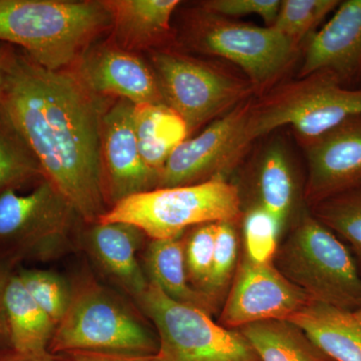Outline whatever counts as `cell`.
<instances>
[{"mask_svg":"<svg viewBox=\"0 0 361 361\" xmlns=\"http://www.w3.org/2000/svg\"><path fill=\"white\" fill-rule=\"evenodd\" d=\"M133 121L142 160L160 176L169 157L189 137L187 123L165 103L134 104Z\"/></svg>","mask_w":361,"mask_h":361,"instance_id":"cell-21","label":"cell"},{"mask_svg":"<svg viewBox=\"0 0 361 361\" xmlns=\"http://www.w3.org/2000/svg\"><path fill=\"white\" fill-rule=\"evenodd\" d=\"M149 54L164 102L184 118L190 135L256 97L248 78L220 63L173 47Z\"/></svg>","mask_w":361,"mask_h":361,"instance_id":"cell-8","label":"cell"},{"mask_svg":"<svg viewBox=\"0 0 361 361\" xmlns=\"http://www.w3.org/2000/svg\"><path fill=\"white\" fill-rule=\"evenodd\" d=\"M111 30L103 0H0V42L49 71L70 70Z\"/></svg>","mask_w":361,"mask_h":361,"instance_id":"cell-2","label":"cell"},{"mask_svg":"<svg viewBox=\"0 0 361 361\" xmlns=\"http://www.w3.org/2000/svg\"><path fill=\"white\" fill-rule=\"evenodd\" d=\"M142 264L149 281L173 300L194 306L209 314L215 310L217 302L190 284L182 236L151 240Z\"/></svg>","mask_w":361,"mask_h":361,"instance_id":"cell-20","label":"cell"},{"mask_svg":"<svg viewBox=\"0 0 361 361\" xmlns=\"http://www.w3.org/2000/svg\"><path fill=\"white\" fill-rule=\"evenodd\" d=\"M289 322L331 361H361V320L355 311L310 301Z\"/></svg>","mask_w":361,"mask_h":361,"instance_id":"cell-19","label":"cell"},{"mask_svg":"<svg viewBox=\"0 0 361 361\" xmlns=\"http://www.w3.org/2000/svg\"><path fill=\"white\" fill-rule=\"evenodd\" d=\"M14 47L0 42V99L6 85V73L8 70L9 61L13 56Z\"/></svg>","mask_w":361,"mask_h":361,"instance_id":"cell-36","label":"cell"},{"mask_svg":"<svg viewBox=\"0 0 361 361\" xmlns=\"http://www.w3.org/2000/svg\"><path fill=\"white\" fill-rule=\"evenodd\" d=\"M134 104L118 99L102 118L101 156L106 200L111 207L158 187L159 174L142 160L133 121Z\"/></svg>","mask_w":361,"mask_h":361,"instance_id":"cell-14","label":"cell"},{"mask_svg":"<svg viewBox=\"0 0 361 361\" xmlns=\"http://www.w3.org/2000/svg\"><path fill=\"white\" fill-rule=\"evenodd\" d=\"M320 71L345 87L361 77V0L341 1L329 21L308 37L298 78Z\"/></svg>","mask_w":361,"mask_h":361,"instance_id":"cell-16","label":"cell"},{"mask_svg":"<svg viewBox=\"0 0 361 361\" xmlns=\"http://www.w3.org/2000/svg\"><path fill=\"white\" fill-rule=\"evenodd\" d=\"M73 361H149V356L99 353V351H75L71 353Z\"/></svg>","mask_w":361,"mask_h":361,"instance_id":"cell-34","label":"cell"},{"mask_svg":"<svg viewBox=\"0 0 361 361\" xmlns=\"http://www.w3.org/2000/svg\"><path fill=\"white\" fill-rule=\"evenodd\" d=\"M276 267L311 301L355 311L361 272L353 252L314 216L304 217L276 253Z\"/></svg>","mask_w":361,"mask_h":361,"instance_id":"cell-7","label":"cell"},{"mask_svg":"<svg viewBox=\"0 0 361 361\" xmlns=\"http://www.w3.org/2000/svg\"><path fill=\"white\" fill-rule=\"evenodd\" d=\"M71 70L102 99H125L135 106L165 103L151 65L111 40L90 45Z\"/></svg>","mask_w":361,"mask_h":361,"instance_id":"cell-13","label":"cell"},{"mask_svg":"<svg viewBox=\"0 0 361 361\" xmlns=\"http://www.w3.org/2000/svg\"><path fill=\"white\" fill-rule=\"evenodd\" d=\"M0 104L45 178L80 219L97 222L109 210L101 156L106 99L92 94L71 68L47 70L14 47Z\"/></svg>","mask_w":361,"mask_h":361,"instance_id":"cell-1","label":"cell"},{"mask_svg":"<svg viewBox=\"0 0 361 361\" xmlns=\"http://www.w3.org/2000/svg\"><path fill=\"white\" fill-rule=\"evenodd\" d=\"M159 343L132 308L113 292L90 285L73 293L70 308L56 327L52 353L99 351L149 356Z\"/></svg>","mask_w":361,"mask_h":361,"instance_id":"cell-9","label":"cell"},{"mask_svg":"<svg viewBox=\"0 0 361 361\" xmlns=\"http://www.w3.org/2000/svg\"><path fill=\"white\" fill-rule=\"evenodd\" d=\"M84 222L56 186L45 179L27 194L0 195V258L21 261L61 257L80 239Z\"/></svg>","mask_w":361,"mask_h":361,"instance_id":"cell-6","label":"cell"},{"mask_svg":"<svg viewBox=\"0 0 361 361\" xmlns=\"http://www.w3.org/2000/svg\"><path fill=\"white\" fill-rule=\"evenodd\" d=\"M187 13L180 35L183 45L235 63L257 97L281 84L301 49L273 27L240 23L198 6Z\"/></svg>","mask_w":361,"mask_h":361,"instance_id":"cell-4","label":"cell"},{"mask_svg":"<svg viewBox=\"0 0 361 361\" xmlns=\"http://www.w3.org/2000/svg\"><path fill=\"white\" fill-rule=\"evenodd\" d=\"M14 271L13 266L0 258V342H8V329H7L6 310H4V294L9 278Z\"/></svg>","mask_w":361,"mask_h":361,"instance_id":"cell-33","label":"cell"},{"mask_svg":"<svg viewBox=\"0 0 361 361\" xmlns=\"http://www.w3.org/2000/svg\"><path fill=\"white\" fill-rule=\"evenodd\" d=\"M45 179L32 149L0 104V195L32 189Z\"/></svg>","mask_w":361,"mask_h":361,"instance_id":"cell-24","label":"cell"},{"mask_svg":"<svg viewBox=\"0 0 361 361\" xmlns=\"http://www.w3.org/2000/svg\"><path fill=\"white\" fill-rule=\"evenodd\" d=\"M254 97L183 142L161 169L157 188L224 179V173L232 170L250 149L246 144L245 129Z\"/></svg>","mask_w":361,"mask_h":361,"instance_id":"cell-11","label":"cell"},{"mask_svg":"<svg viewBox=\"0 0 361 361\" xmlns=\"http://www.w3.org/2000/svg\"><path fill=\"white\" fill-rule=\"evenodd\" d=\"M111 18V42L137 54L173 47L171 20L178 0H103Z\"/></svg>","mask_w":361,"mask_h":361,"instance_id":"cell-18","label":"cell"},{"mask_svg":"<svg viewBox=\"0 0 361 361\" xmlns=\"http://www.w3.org/2000/svg\"><path fill=\"white\" fill-rule=\"evenodd\" d=\"M281 227L260 206L250 209L243 219L246 257L260 264L272 263L277 253L278 237Z\"/></svg>","mask_w":361,"mask_h":361,"instance_id":"cell-29","label":"cell"},{"mask_svg":"<svg viewBox=\"0 0 361 361\" xmlns=\"http://www.w3.org/2000/svg\"><path fill=\"white\" fill-rule=\"evenodd\" d=\"M257 190L259 204L283 228L293 208L295 197L293 173L286 152L272 145L259 165Z\"/></svg>","mask_w":361,"mask_h":361,"instance_id":"cell-25","label":"cell"},{"mask_svg":"<svg viewBox=\"0 0 361 361\" xmlns=\"http://www.w3.org/2000/svg\"><path fill=\"white\" fill-rule=\"evenodd\" d=\"M355 315L361 320V306L357 310L355 311Z\"/></svg>","mask_w":361,"mask_h":361,"instance_id":"cell-37","label":"cell"},{"mask_svg":"<svg viewBox=\"0 0 361 361\" xmlns=\"http://www.w3.org/2000/svg\"><path fill=\"white\" fill-rule=\"evenodd\" d=\"M339 4L338 0H283L271 27L301 47L316 26Z\"/></svg>","mask_w":361,"mask_h":361,"instance_id":"cell-28","label":"cell"},{"mask_svg":"<svg viewBox=\"0 0 361 361\" xmlns=\"http://www.w3.org/2000/svg\"><path fill=\"white\" fill-rule=\"evenodd\" d=\"M217 224L206 223L196 226L184 239L188 279L195 289L205 294L212 269Z\"/></svg>","mask_w":361,"mask_h":361,"instance_id":"cell-30","label":"cell"},{"mask_svg":"<svg viewBox=\"0 0 361 361\" xmlns=\"http://www.w3.org/2000/svg\"><path fill=\"white\" fill-rule=\"evenodd\" d=\"M301 146L307 159L305 197L311 205L361 187V115Z\"/></svg>","mask_w":361,"mask_h":361,"instance_id":"cell-15","label":"cell"},{"mask_svg":"<svg viewBox=\"0 0 361 361\" xmlns=\"http://www.w3.org/2000/svg\"><path fill=\"white\" fill-rule=\"evenodd\" d=\"M135 301L158 332V350L149 361H260L239 330L217 324L205 311L173 300L151 282Z\"/></svg>","mask_w":361,"mask_h":361,"instance_id":"cell-10","label":"cell"},{"mask_svg":"<svg viewBox=\"0 0 361 361\" xmlns=\"http://www.w3.org/2000/svg\"><path fill=\"white\" fill-rule=\"evenodd\" d=\"M280 6V0H205L198 4L209 13L225 18H240L255 14L264 20L268 27L274 25Z\"/></svg>","mask_w":361,"mask_h":361,"instance_id":"cell-32","label":"cell"},{"mask_svg":"<svg viewBox=\"0 0 361 361\" xmlns=\"http://www.w3.org/2000/svg\"><path fill=\"white\" fill-rule=\"evenodd\" d=\"M80 236L94 263L133 298L148 288V277L137 259L147 236L139 228L123 222H96Z\"/></svg>","mask_w":361,"mask_h":361,"instance_id":"cell-17","label":"cell"},{"mask_svg":"<svg viewBox=\"0 0 361 361\" xmlns=\"http://www.w3.org/2000/svg\"><path fill=\"white\" fill-rule=\"evenodd\" d=\"M238 260V236L233 222L217 224L212 269L207 284L206 294L218 302V297L227 288L236 272Z\"/></svg>","mask_w":361,"mask_h":361,"instance_id":"cell-31","label":"cell"},{"mask_svg":"<svg viewBox=\"0 0 361 361\" xmlns=\"http://www.w3.org/2000/svg\"><path fill=\"white\" fill-rule=\"evenodd\" d=\"M16 272L28 293L58 327L68 312L75 293L68 280L49 270L20 268Z\"/></svg>","mask_w":361,"mask_h":361,"instance_id":"cell-27","label":"cell"},{"mask_svg":"<svg viewBox=\"0 0 361 361\" xmlns=\"http://www.w3.org/2000/svg\"><path fill=\"white\" fill-rule=\"evenodd\" d=\"M8 342L18 353H40L49 351L56 326L26 290L16 270L4 294Z\"/></svg>","mask_w":361,"mask_h":361,"instance_id":"cell-22","label":"cell"},{"mask_svg":"<svg viewBox=\"0 0 361 361\" xmlns=\"http://www.w3.org/2000/svg\"><path fill=\"white\" fill-rule=\"evenodd\" d=\"M0 361H59L49 351L40 353H18L13 348L0 351Z\"/></svg>","mask_w":361,"mask_h":361,"instance_id":"cell-35","label":"cell"},{"mask_svg":"<svg viewBox=\"0 0 361 361\" xmlns=\"http://www.w3.org/2000/svg\"><path fill=\"white\" fill-rule=\"evenodd\" d=\"M313 216L349 244L361 272V187L315 204Z\"/></svg>","mask_w":361,"mask_h":361,"instance_id":"cell-26","label":"cell"},{"mask_svg":"<svg viewBox=\"0 0 361 361\" xmlns=\"http://www.w3.org/2000/svg\"><path fill=\"white\" fill-rule=\"evenodd\" d=\"M310 301L273 262L260 264L244 256L237 265L220 322L232 329L266 320H288Z\"/></svg>","mask_w":361,"mask_h":361,"instance_id":"cell-12","label":"cell"},{"mask_svg":"<svg viewBox=\"0 0 361 361\" xmlns=\"http://www.w3.org/2000/svg\"><path fill=\"white\" fill-rule=\"evenodd\" d=\"M360 115L361 89H349L329 71H316L254 97L246 125V144L250 148L270 133L291 127L303 145Z\"/></svg>","mask_w":361,"mask_h":361,"instance_id":"cell-3","label":"cell"},{"mask_svg":"<svg viewBox=\"0 0 361 361\" xmlns=\"http://www.w3.org/2000/svg\"><path fill=\"white\" fill-rule=\"evenodd\" d=\"M241 216L238 188L225 179L156 188L111 206L97 222L132 224L152 240L182 236L189 227L236 222Z\"/></svg>","mask_w":361,"mask_h":361,"instance_id":"cell-5","label":"cell"},{"mask_svg":"<svg viewBox=\"0 0 361 361\" xmlns=\"http://www.w3.org/2000/svg\"><path fill=\"white\" fill-rule=\"evenodd\" d=\"M260 361H331L289 320H266L239 330Z\"/></svg>","mask_w":361,"mask_h":361,"instance_id":"cell-23","label":"cell"}]
</instances>
